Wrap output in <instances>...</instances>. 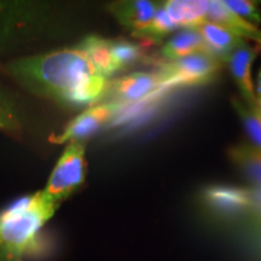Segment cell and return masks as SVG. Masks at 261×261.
<instances>
[{"mask_svg": "<svg viewBox=\"0 0 261 261\" xmlns=\"http://www.w3.org/2000/svg\"><path fill=\"white\" fill-rule=\"evenodd\" d=\"M8 71L25 89L70 106H89L102 100L108 81L79 48L21 58Z\"/></svg>", "mask_w": 261, "mask_h": 261, "instance_id": "6da1fadb", "label": "cell"}, {"mask_svg": "<svg viewBox=\"0 0 261 261\" xmlns=\"http://www.w3.org/2000/svg\"><path fill=\"white\" fill-rule=\"evenodd\" d=\"M61 6L41 2H0V51L55 34L67 18Z\"/></svg>", "mask_w": 261, "mask_h": 261, "instance_id": "7a4b0ae2", "label": "cell"}, {"mask_svg": "<svg viewBox=\"0 0 261 261\" xmlns=\"http://www.w3.org/2000/svg\"><path fill=\"white\" fill-rule=\"evenodd\" d=\"M57 203L44 191L33 195L32 203L24 213L15 217L0 215V253L6 259L18 260L29 255L38 241L39 230L55 214Z\"/></svg>", "mask_w": 261, "mask_h": 261, "instance_id": "3957f363", "label": "cell"}, {"mask_svg": "<svg viewBox=\"0 0 261 261\" xmlns=\"http://www.w3.org/2000/svg\"><path fill=\"white\" fill-rule=\"evenodd\" d=\"M223 64L210 52H200L175 61H166L158 73L161 75L162 87L195 86L213 80Z\"/></svg>", "mask_w": 261, "mask_h": 261, "instance_id": "277c9868", "label": "cell"}, {"mask_svg": "<svg viewBox=\"0 0 261 261\" xmlns=\"http://www.w3.org/2000/svg\"><path fill=\"white\" fill-rule=\"evenodd\" d=\"M85 172V146L81 142L70 143L52 172L47 187L44 190L45 196L58 204V202L67 198L83 184Z\"/></svg>", "mask_w": 261, "mask_h": 261, "instance_id": "5b68a950", "label": "cell"}, {"mask_svg": "<svg viewBox=\"0 0 261 261\" xmlns=\"http://www.w3.org/2000/svg\"><path fill=\"white\" fill-rule=\"evenodd\" d=\"M162 89V79L159 73H133L108 84L106 94L110 102L119 104L135 103L144 99L156 90Z\"/></svg>", "mask_w": 261, "mask_h": 261, "instance_id": "8992f818", "label": "cell"}, {"mask_svg": "<svg viewBox=\"0 0 261 261\" xmlns=\"http://www.w3.org/2000/svg\"><path fill=\"white\" fill-rule=\"evenodd\" d=\"M122 108V104L115 102L100 103L98 106L90 108L89 110L80 114L76 119H74L63 133L52 138L55 143L65 142H80L85 138H89L93 133H96L100 127L106 125L113 116Z\"/></svg>", "mask_w": 261, "mask_h": 261, "instance_id": "52a82bcc", "label": "cell"}, {"mask_svg": "<svg viewBox=\"0 0 261 261\" xmlns=\"http://www.w3.org/2000/svg\"><path fill=\"white\" fill-rule=\"evenodd\" d=\"M259 52V47L250 46L247 42L243 46L233 51L225 62L228 65L230 73L232 75L241 94H242L244 102L250 104V106H253L256 102L255 85H254L252 79V68Z\"/></svg>", "mask_w": 261, "mask_h": 261, "instance_id": "ba28073f", "label": "cell"}, {"mask_svg": "<svg viewBox=\"0 0 261 261\" xmlns=\"http://www.w3.org/2000/svg\"><path fill=\"white\" fill-rule=\"evenodd\" d=\"M203 201L211 210L225 214L242 213L252 210L250 189L231 185H212L205 188Z\"/></svg>", "mask_w": 261, "mask_h": 261, "instance_id": "9c48e42d", "label": "cell"}, {"mask_svg": "<svg viewBox=\"0 0 261 261\" xmlns=\"http://www.w3.org/2000/svg\"><path fill=\"white\" fill-rule=\"evenodd\" d=\"M160 3L149 0H125L109 5V11L123 27L132 31L136 35L145 31L151 23Z\"/></svg>", "mask_w": 261, "mask_h": 261, "instance_id": "30bf717a", "label": "cell"}, {"mask_svg": "<svg viewBox=\"0 0 261 261\" xmlns=\"http://www.w3.org/2000/svg\"><path fill=\"white\" fill-rule=\"evenodd\" d=\"M208 22L223 25L238 37L256 42L261 39V29L240 17L224 4L223 0H208Z\"/></svg>", "mask_w": 261, "mask_h": 261, "instance_id": "8fae6325", "label": "cell"}, {"mask_svg": "<svg viewBox=\"0 0 261 261\" xmlns=\"http://www.w3.org/2000/svg\"><path fill=\"white\" fill-rule=\"evenodd\" d=\"M200 34L207 45L208 52L225 63L230 55L238 47L247 44L246 39L238 37L223 25L213 22H205L200 28H197Z\"/></svg>", "mask_w": 261, "mask_h": 261, "instance_id": "7c38bea8", "label": "cell"}, {"mask_svg": "<svg viewBox=\"0 0 261 261\" xmlns=\"http://www.w3.org/2000/svg\"><path fill=\"white\" fill-rule=\"evenodd\" d=\"M163 5L178 28L197 29L208 22V0H167Z\"/></svg>", "mask_w": 261, "mask_h": 261, "instance_id": "4fadbf2b", "label": "cell"}, {"mask_svg": "<svg viewBox=\"0 0 261 261\" xmlns=\"http://www.w3.org/2000/svg\"><path fill=\"white\" fill-rule=\"evenodd\" d=\"M200 52H208V48L197 29H181L161 48V55L166 61H175Z\"/></svg>", "mask_w": 261, "mask_h": 261, "instance_id": "5bb4252c", "label": "cell"}, {"mask_svg": "<svg viewBox=\"0 0 261 261\" xmlns=\"http://www.w3.org/2000/svg\"><path fill=\"white\" fill-rule=\"evenodd\" d=\"M77 48L89 57L91 63L98 70V73L106 79L117 73V68L115 62H114L112 52V40L91 35V37L85 39Z\"/></svg>", "mask_w": 261, "mask_h": 261, "instance_id": "9a60e30c", "label": "cell"}, {"mask_svg": "<svg viewBox=\"0 0 261 261\" xmlns=\"http://www.w3.org/2000/svg\"><path fill=\"white\" fill-rule=\"evenodd\" d=\"M228 158L252 188H261V150L249 144L234 145L228 149Z\"/></svg>", "mask_w": 261, "mask_h": 261, "instance_id": "2e32d148", "label": "cell"}, {"mask_svg": "<svg viewBox=\"0 0 261 261\" xmlns=\"http://www.w3.org/2000/svg\"><path fill=\"white\" fill-rule=\"evenodd\" d=\"M231 104L240 116L244 132L252 143L250 145L261 150V116L256 108L242 102L236 97L231 99Z\"/></svg>", "mask_w": 261, "mask_h": 261, "instance_id": "e0dca14e", "label": "cell"}, {"mask_svg": "<svg viewBox=\"0 0 261 261\" xmlns=\"http://www.w3.org/2000/svg\"><path fill=\"white\" fill-rule=\"evenodd\" d=\"M179 29L177 24L172 21L169 15L166 11L163 2L160 3L158 10H156L154 18H152L151 23L149 24V27L143 31L139 34H137V38L145 39V40L150 41H160L163 38L167 37L168 34H171L174 31Z\"/></svg>", "mask_w": 261, "mask_h": 261, "instance_id": "ac0fdd59", "label": "cell"}, {"mask_svg": "<svg viewBox=\"0 0 261 261\" xmlns=\"http://www.w3.org/2000/svg\"><path fill=\"white\" fill-rule=\"evenodd\" d=\"M112 52L117 71L137 64L144 55L139 45L126 40L112 41Z\"/></svg>", "mask_w": 261, "mask_h": 261, "instance_id": "d6986e66", "label": "cell"}, {"mask_svg": "<svg viewBox=\"0 0 261 261\" xmlns=\"http://www.w3.org/2000/svg\"><path fill=\"white\" fill-rule=\"evenodd\" d=\"M231 11L254 25L261 23V12L256 2L250 0H223Z\"/></svg>", "mask_w": 261, "mask_h": 261, "instance_id": "ffe728a7", "label": "cell"}, {"mask_svg": "<svg viewBox=\"0 0 261 261\" xmlns=\"http://www.w3.org/2000/svg\"><path fill=\"white\" fill-rule=\"evenodd\" d=\"M252 194V211L261 219V188H249Z\"/></svg>", "mask_w": 261, "mask_h": 261, "instance_id": "44dd1931", "label": "cell"}, {"mask_svg": "<svg viewBox=\"0 0 261 261\" xmlns=\"http://www.w3.org/2000/svg\"><path fill=\"white\" fill-rule=\"evenodd\" d=\"M255 96L256 98H261V69L257 73V79L255 85Z\"/></svg>", "mask_w": 261, "mask_h": 261, "instance_id": "7402d4cb", "label": "cell"}, {"mask_svg": "<svg viewBox=\"0 0 261 261\" xmlns=\"http://www.w3.org/2000/svg\"><path fill=\"white\" fill-rule=\"evenodd\" d=\"M253 106L256 108V110L259 112L260 116H261V98H256V102H255V104H253Z\"/></svg>", "mask_w": 261, "mask_h": 261, "instance_id": "603a6c76", "label": "cell"}, {"mask_svg": "<svg viewBox=\"0 0 261 261\" xmlns=\"http://www.w3.org/2000/svg\"><path fill=\"white\" fill-rule=\"evenodd\" d=\"M6 122H8V120L5 119V116L0 115V127H4Z\"/></svg>", "mask_w": 261, "mask_h": 261, "instance_id": "cb8c5ba5", "label": "cell"}, {"mask_svg": "<svg viewBox=\"0 0 261 261\" xmlns=\"http://www.w3.org/2000/svg\"><path fill=\"white\" fill-rule=\"evenodd\" d=\"M256 46H257V47H259V48H260V50H261V39H260V40H259V41H257V42H256Z\"/></svg>", "mask_w": 261, "mask_h": 261, "instance_id": "d4e9b609", "label": "cell"}]
</instances>
